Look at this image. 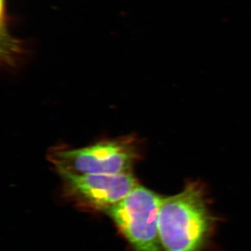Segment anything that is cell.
<instances>
[{"label":"cell","mask_w":251,"mask_h":251,"mask_svg":"<svg viewBox=\"0 0 251 251\" xmlns=\"http://www.w3.org/2000/svg\"><path fill=\"white\" fill-rule=\"evenodd\" d=\"M163 197L138 185L106 212L136 251H163L158 215Z\"/></svg>","instance_id":"cell-3"},{"label":"cell","mask_w":251,"mask_h":251,"mask_svg":"<svg viewBox=\"0 0 251 251\" xmlns=\"http://www.w3.org/2000/svg\"><path fill=\"white\" fill-rule=\"evenodd\" d=\"M133 138L103 140L79 149H51L48 158L59 174L119 175L132 173L139 158Z\"/></svg>","instance_id":"cell-2"},{"label":"cell","mask_w":251,"mask_h":251,"mask_svg":"<svg viewBox=\"0 0 251 251\" xmlns=\"http://www.w3.org/2000/svg\"><path fill=\"white\" fill-rule=\"evenodd\" d=\"M64 192L83 205L108 211L139 185L132 173L119 175L59 174Z\"/></svg>","instance_id":"cell-4"},{"label":"cell","mask_w":251,"mask_h":251,"mask_svg":"<svg viewBox=\"0 0 251 251\" xmlns=\"http://www.w3.org/2000/svg\"><path fill=\"white\" fill-rule=\"evenodd\" d=\"M213 224L206 191L199 181H189L182 191L163 198L158 229L164 251H200Z\"/></svg>","instance_id":"cell-1"}]
</instances>
